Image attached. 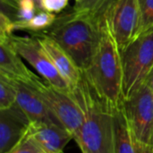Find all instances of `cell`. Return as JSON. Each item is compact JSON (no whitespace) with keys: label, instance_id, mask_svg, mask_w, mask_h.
I'll return each mask as SVG.
<instances>
[{"label":"cell","instance_id":"obj_1","mask_svg":"<svg viewBox=\"0 0 153 153\" xmlns=\"http://www.w3.org/2000/svg\"><path fill=\"white\" fill-rule=\"evenodd\" d=\"M99 98L116 109L124 101V70L121 49L112 32L108 12L100 20V34L92 62L82 72Z\"/></svg>","mask_w":153,"mask_h":153},{"label":"cell","instance_id":"obj_2","mask_svg":"<svg viewBox=\"0 0 153 153\" xmlns=\"http://www.w3.org/2000/svg\"><path fill=\"white\" fill-rule=\"evenodd\" d=\"M71 91L84 112L82 126L74 140L82 153H116L115 109L99 98L83 74Z\"/></svg>","mask_w":153,"mask_h":153},{"label":"cell","instance_id":"obj_3","mask_svg":"<svg viewBox=\"0 0 153 153\" xmlns=\"http://www.w3.org/2000/svg\"><path fill=\"white\" fill-rule=\"evenodd\" d=\"M100 20L71 9L58 15L53 25L40 33L56 41L83 72L91 65L98 48Z\"/></svg>","mask_w":153,"mask_h":153},{"label":"cell","instance_id":"obj_4","mask_svg":"<svg viewBox=\"0 0 153 153\" xmlns=\"http://www.w3.org/2000/svg\"><path fill=\"white\" fill-rule=\"evenodd\" d=\"M124 70V98L143 83L153 66V30L139 36L121 50ZM124 99V100H125Z\"/></svg>","mask_w":153,"mask_h":153},{"label":"cell","instance_id":"obj_5","mask_svg":"<svg viewBox=\"0 0 153 153\" xmlns=\"http://www.w3.org/2000/svg\"><path fill=\"white\" fill-rule=\"evenodd\" d=\"M30 86L37 91L62 126L75 140L84 120V112L72 91L56 89L42 78Z\"/></svg>","mask_w":153,"mask_h":153},{"label":"cell","instance_id":"obj_6","mask_svg":"<svg viewBox=\"0 0 153 153\" xmlns=\"http://www.w3.org/2000/svg\"><path fill=\"white\" fill-rule=\"evenodd\" d=\"M122 107L133 135L153 146V96L145 82L124 100Z\"/></svg>","mask_w":153,"mask_h":153},{"label":"cell","instance_id":"obj_7","mask_svg":"<svg viewBox=\"0 0 153 153\" xmlns=\"http://www.w3.org/2000/svg\"><path fill=\"white\" fill-rule=\"evenodd\" d=\"M8 39L21 57L28 62L44 81L56 89L71 91L69 84L58 73L35 36L19 37L12 35Z\"/></svg>","mask_w":153,"mask_h":153},{"label":"cell","instance_id":"obj_8","mask_svg":"<svg viewBox=\"0 0 153 153\" xmlns=\"http://www.w3.org/2000/svg\"><path fill=\"white\" fill-rule=\"evenodd\" d=\"M108 16L121 50L141 36L143 17L139 0H116L108 11Z\"/></svg>","mask_w":153,"mask_h":153},{"label":"cell","instance_id":"obj_9","mask_svg":"<svg viewBox=\"0 0 153 153\" xmlns=\"http://www.w3.org/2000/svg\"><path fill=\"white\" fill-rule=\"evenodd\" d=\"M31 121L15 103L0 109V153H8L28 134Z\"/></svg>","mask_w":153,"mask_h":153},{"label":"cell","instance_id":"obj_10","mask_svg":"<svg viewBox=\"0 0 153 153\" xmlns=\"http://www.w3.org/2000/svg\"><path fill=\"white\" fill-rule=\"evenodd\" d=\"M13 81L17 92L16 103L28 116L32 124H54L63 126L32 86L22 82Z\"/></svg>","mask_w":153,"mask_h":153},{"label":"cell","instance_id":"obj_11","mask_svg":"<svg viewBox=\"0 0 153 153\" xmlns=\"http://www.w3.org/2000/svg\"><path fill=\"white\" fill-rule=\"evenodd\" d=\"M31 35L35 36L39 39L40 45L58 73L69 84L71 91L74 89L82 80V72L77 66L74 59L56 41L50 37L41 33Z\"/></svg>","mask_w":153,"mask_h":153},{"label":"cell","instance_id":"obj_12","mask_svg":"<svg viewBox=\"0 0 153 153\" xmlns=\"http://www.w3.org/2000/svg\"><path fill=\"white\" fill-rule=\"evenodd\" d=\"M0 74L29 85H33L41 79L24 65L8 39H0Z\"/></svg>","mask_w":153,"mask_h":153},{"label":"cell","instance_id":"obj_13","mask_svg":"<svg viewBox=\"0 0 153 153\" xmlns=\"http://www.w3.org/2000/svg\"><path fill=\"white\" fill-rule=\"evenodd\" d=\"M28 134L45 153H64L73 135L61 126L54 124H31Z\"/></svg>","mask_w":153,"mask_h":153},{"label":"cell","instance_id":"obj_14","mask_svg":"<svg viewBox=\"0 0 153 153\" xmlns=\"http://www.w3.org/2000/svg\"><path fill=\"white\" fill-rule=\"evenodd\" d=\"M115 116V152L153 153V146L138 141L127 124L122 105L114 110Z\"/></svg>","mask_w":153,"mask_h":153},{"label":"cell","instance_id":"obj_15","mask_svg":"<svg viewBox=\"0 0 153 153\" xmlns=\"http://www.w3.org/2000/svg\"><path fill=\"white\" fill-rule=\"evenodd\" d=\"M56 13L39 9L35 15L28 22H15V30H27L31 34L40 33L49 29L56 20Z\"/></svg>","mask_w":153,"mask_h":153},{"label":"cell","instance_id":"obj_16","mask_svg":"<svg viewBox=\"0 0 153 153\" xmlns=\"http://www.w3.org/2000/svg\"><path fill=\"white\" fill-rule=\"evenodd\" d=\"M116 0H74L73 11L101 19Z\"/></svg>","mask_w":153,"mask_h":153},{"label":"cell","instance_id":"obj_17","mask_svg":"<svg viewBox=\"0 0 153 153\" xmlns=\"http://www.w3.org/2000/svg\"><path fill=\"white\" fill-rule=\"evenodd\" d=\"M17 92L13 81L0 74V109H5L16 103Z\"/></svg>","mask_w":153,"mask_h":153},{"label":"cell","instance_id":"obj_18","mask_svg":"<svg viewBox=\"0 0 153 153\" xmlns=\"http://www.w3.org/2000/svg\"><path fill=\"white\" fill-rule=\"evenodd\" d=\"M40 9L37 0H20L16 12L15 22H25L30 21Z\"/></svg>","mask_w":153,"mask_h":153},{"label":"cell","instance_id":"obj_19","mask_svg":"<svg viewBox=\"0 0 153 153\" xmlns=\"http://www.w3.org/2000/svg\"><path fill=\"white\" fill-rule=\"evenodd\" d=\"M139 4L143 17L142 34H143L153 30V0H139Z\"/></svg>","mask_w":153,"mask_h":153},{"label":"cell","instance_id":"obj_20","mask_svg":"<svg viewBox=\"0 0 153 153\" xmlns=\"http://www.w3.org/2000/svg\"><path fill=\"white\" fill-rule=\"evenodd\" d=\"M8 153H45L39 145L27 134L23 140Z\"/></svg>","mask_w":153,"mask_h":153},{"label":"cell","instance_id":"obj_21","mask_svg":"<svg viewBox=\"0 0 153 153\" xmlns=\"http://www.w3.org/2000/svg\"><path fill=\"white\" fill-rule=\"evenodd\" d=\"M15 30V22L4 12L0 13V39H6Z\"/></svg>","mask_w":153,"mask_h":153},{"label":"cell","instance_id":"obj_22","mask_svg":"<svg viewBox=\"0 0 153 153\" xmlns=\"http://www.w3.org/2000/svg\"><path fill=\"white\" fill-rule=\"evenodd\" d=\"M70 0H39V4L41 9L53 13H61L65 9Z\"/></svg>","mask_w":153,"mask_h":153},{"label":"cell","instance_id":"obj_23","mask_svg":"<svg viewBox=\"0 0 153 153\" xmlns=\"http://www.w3.org/2000/svg\"><path fill=\"white\" fill-rule=\"evenodd\" d=\"M145 82L148 85L149 89L151 90V91H152L153 96V66L152 68V70H151V72L149 73L146 80H145Z\"/></svg>","mask_w":153,"mask_h":153},{"label":"cell","instance_id":"obj_24","mask_svg":"<svg viewBox=\"0 0 153 153\" xmlns=\"http://www.w3.org/2000/svg\"><path fill=\"white\" fill-rule=\"evenodd\" d=\"M6 1H8L9 3L13 4V5H15L17 7H18V4H19V2H20V0H6Z\"/></svg>","mask_w":153,"mask_h":153},{"label":"cell","instance_id":"obj_25","mask_svg":"<svg viewBox=\"0 0 153 153\" xmlns=\"http://www.w3.org/2000/svg\"><path fill=\"white\" fill-rule=\"evenodd\" d=\"M38 3H39V0H38Z\"/></svg>","mask_w":153,"mask_h":153},{"label":"cell","instance_id":"obj_26","mask_svg":"<svg viewBox=\"0 0 153 153\" xmlns=\"http://www.w3.org/2000/svg\"><path fill=\"white\" fill-rule=\"evenodd\" d=\"M37 2H38V0H37Z\"/></svg>","mask_w":153,"mask_h":153}]
</instances>
